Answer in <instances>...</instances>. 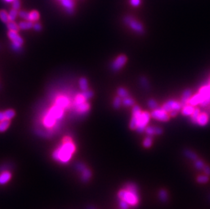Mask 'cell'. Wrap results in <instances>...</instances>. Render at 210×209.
Segmentation results:
<instances>
[{
    "instance_id": "cell-1",
    "label": "cell",
    "mask_w": 210,
    "mask_h": 209,
    "mask_svg": "<svg viewBox=\"0 0 210 209\" xmlns=\"http://www.w3.org/2000/svg\"><path fill=\"white\" fill-rule=\"evenodd\" d=\"M120 209H129L138 206L140 197L137 185L134 183H128L118 193Z\"/></svg>"
},
{
    "instance_id": "cell-2",
    "label": "cell",
    "mask_w": 210,
    "mask_h": 209,
    "mask_svg": "<svg viewBox=\"0 0 210 209\" xmlns=\"http://www.w3.org/2000/svg\"><path fill=\"white\" fill-rule=\"evenodd\" d=\"M75 151V146L70 137L63 139L62 145L53 152V158L61 163H67Z\"/></svg>"
},
{
    "instance_id": "cell-3",
    "label": "cell",
    "mask_w": 210,
    "mask_h": 209,
    "mask_svg": "<svg viewBox=\"0 0 210 209\" xmlns=\"http://www.w3.org/2000/svg\"><path fill=\"white\" fill-rule=\"evenodd\" d=\"M142 113V112L141 111V108L138 105H134L132 109V117H131L129 123V128L131 130H134L136 129L137 125H138Z\"/></svg>"
},
{
    "instance_id": "cell-4",
    "label": "cell",
    "mask_w": 210,
    "mask_h": 209,
    "mask_svg": "<svg viewBox=\"0 0 210 209\" xmlns=\"http://www.w3.org/2000/svg\"><path fill=\"white\" fill-rule=\"evenodd\" d=\"M150 117H151L150 113H149L148 112H143L142 113V115H141L138 125H137V128L135 129V130L137 132L142 133L143 132L145 131L147 124H148L149 121L150 120Z\"/></svg>"
},
{
    "instance_id": "cell-5",
    "label": "cell",
    "mask_w": 210,
    "mask_h": 209,
    "mask_svg": "<svg viewBox=\"0 0 210 209\" xmlns=\"http://www.w3.org/2000/svg\"><path fill=\"white\" fill-rule=\"evenodd\" d=\"M124 22L129 25L130 28L133 30L134 31H135L138 34H143L144 32V29L143 25L139 22L138 21H137L135 19H133V18L130 17V16H127V17L124 18Z\"/></svg>"
},
{
    "instance_id": "cell-6",
    "label": "cell",
    "mask_w": 210,
    "mask_h": 209,
    "mask_svg": "<svg viewBox=\"0 0 210 209\" xmlns=\"http://www.w3.org/2000/svg\"><path fill=\"white\" fill-rule=\"evenodd\" d=\"M151 117L153 119L162 121V122H167L169 120V115H168L167 112L161 108H157L154 109L150 113Z\"/></svg>"
},
{
    "instance_id": "cell-7",
    "label": "cell",
    "mask_w": 210,
    "mask_h": 209,
    "mask_svg": "<svg viewBox=\"0 0 210 209\" xmlns=\"http://www.w3.org/2000/svg\"><path fill=\"white\" fill-rule=\"evenodd\" d=\"M182 104L176 101L170 100L166 102L165 104H163L162 106V109L165 111L167 112H179L180 109H181Z\"/></svg>"
},
{
    "instance_id": "cell-8",
    "label": "cell",
    "mask_w": 210,
    "mask_h": 209,
    "mask_svg": "<svg viewBox=\"0 0 210 209\" xmlns=\"http://www.w3.org/2000/svg\"><path fill=\"white\" fill-rule=\"evenodd\" d=\"M127 58L125 55L121 54L120 56L118 57L115 61H114L112 64H111V69L114 71H119L120 69H122L124 65L127 63Z\"/></svg>"
},
{
    "instance_id": "cell-9",
    "label": "cell",
    "mask_w": 210,
    "mask_h": 209,
    "mask_svg": "<svg viewBox=\"0 0 210 209\" xmlns=\"http://www.w3.org/2000/svg\"><path fill=\"white\" fill-rule=\"evenodd\" d=\"M17 33L18 32L9 31L8 33V36L10 39V40L12 41L13 44H16L22 45L24 43V41Z\"/></svg>"
},
{
    "instance_id": "cell-10",
    "label": "cell",
    "mask_w": 210,
    "mask_h": 209,
    "mask_svg": "<svg viewBox=\"0 0 210 209\" xmlns=\"http://www.w3.org/2000/svg\"><path fill=\"white\" fill-rule=\"evenodd\" d=\"M48 113L50 114L52 116H53L56 120L60 119L63 115V109L61 108L59 106L55 104L49 111Z\"/></svg>"
},
{
    "instance_id": "cell-11",
    "label": "cell",
    "mask_w": 210,
    "mask_h": 209,
    "mask_svg": "<svg viewBox=\"0 0 210 209\" xmlns=\"http://www.w3.org/2000/svg\"><path fill=\"white\" fill-rule=\"evenodd\" d=\"M145 132L147 135L154 136V135H160L163 134V128L159 126H147L145 130Z\"/></svg>"
},
{
    "instance_id": "cell-12",
    "label": "cell",
    "mask_w": 210,
    "mask_h": 209,
    "mask_svg": "<svg viewBox=\"0 0 210 209\" xmlns=\"http://www.w3.org/2000/svg\"><path fill=\"white\" fill-rule=\"evenodd\" d=\"M61 3L69 14L73 13L74 8V2L73 0H61Z\"/></svg>"
},
{
    "instance_id": "cell-13",
    "label": "cell",
    "mask_w": 210,
    "mask_h": 209,
    "mask_svg": "<svg viewBox=\"0 0 210 209\" xmlns=\"http://www.w3.org/2000/svg\"><path fill=\"white\" fill-rule=\"evenodd\" d=\"M209 122V116L206 113H201L199 114V116L196 120V124H198L199 126H205Z\"/></svg>"
},
{
    "instance_id": "cell-14",
    "label": "cell",
    "mask_w": 210,
    "mask_h": 209,
    "mask_svg": "<svg viewBox=\"0 0 210 209\" xmlns=\"http://www.w3.org/2000/svg\"><path fill=\"white\" fill-rule=\"evenodd\" d=\"M56 120H57L53 116H52L50 113H48L44 119V125L46 127H48V128H50V127H52L55 125Z\"/></svg>"
},
{
    "instance_id": "cell-15",
    "label": "cell",
    "mask_w": 210,
    "mask_h": 209,
    "mask_svg": "<svg viewBox=\"0 0 210 209\" xmlns=\"http://www.w3.org/2000/svg\"><path fill=\"white\" fill-rule=\"evenodd\" d=\"M191 95H192V92L190 90L186 89L184 91L182 96L181 103H180L182 104V106H184V104L186 105V104H187V103H189V101L190 99V97H191Z\"/></svg>"
},
{
    "instance_id": "cell-16",
    "label": "cell",
    "mask_w": 210,
    "mask_h": 209,
    "mask_svg": "<svg viewBox=\"0 0 210 209\" xmlns=\"http://www.w3.org/2000/svg\"><path fill=\"white\" fill-rule=\"evenodd\" d=\"M69 103H70V101H69L68 99L65 97H59L58 99L56 100L55 101V104L59 106L61 108H65L69 105Z\"/></svg>"
},
{
    "instance_id": "cell-17",
    "label": "cell",
    "mask_w": 210,
    "mask_h": 209,
    "mask_svg": "<svg viewBox=\"0 0 210 209\" xmlns=\"http://www.w3.org/2000/svg\"><path fill=\"white\" fill-rule=\"evenodd\" d=\"M183 153H184V155L186 158L190 160L195 162L196 160L198 159L197 154H196L195 152L192 151L191 149H185L184 150Z\"/></svg>"
},
{
    "instance_id": "cell-18",
    "label": "cell",
    "mask_w": 210,
    "mask_h": 209,
    "mask_svg": "<svg viewBox=\"0 0 210 209\" xmlns=\"http://www.w3.org/2000/svg\"><path fill=\"white\" fill-rule=\"evenodd\" d=\"M11 179V173L8 171H3L0 174V185H4Z\"/></svg>"
},
{
    "instance_id": "cell-19",
    "label": "cell",
    "mask_w": 210,
    "mask_h": 209,
    "mask_svg": "<svg viewBox=\"0 0 210 209\" xmlns=\"http://www.w3.org/2000/svg\"><path fill=\"white\" fill-rule=\"evenodd\" d=\"M158 198L159 200L163 203H166L169 200V194L167 190L164 189H160L158 193Z\"/></svg>"
},
{
    "instance_id": "cell-20",
    "label": "cell",
    "mask_w": 210,
    "mask_h": 209,
    "mask_svg": "<svg viewBox=\"0 0 210 209\" xmlns=\"http://www.w3.org/2000/svg\"><path fill=\"white\" fill-rule=\"evenodd\" d=\"M205 97L202 95L201 94H196L195 96L193 97L192 99H190L189 101V103L190 104H192V105H195V104H200L202 101H203V99H205Z\"/></svg>"
},
{
    "instance_id": "cell-21",
    "label": "cell",
    "mask_w": 210,
    "mask_h": 209,
    "mask_svg": "<svg viewBox=\"0 0 210 209\" xmlns=\"http://www.w3.org/2000/svg\"><path fill=\"white\" fill-rule=\"evenodd\" d=\"M195 108L192 104H186V105L183 106V108L182 110V113L184 116H190L194 112Z\"/></svg>"
},
{
    "instance_id": "cell-22",
    "label": "cell",
    "mask_w": 210,
    "mask_h": 209,
    "mask_svg": "<svg viewBox=\"0 0 210 209\" xmlns=\"http://www.w3.org/2000/svg\"><path fill=\"white\" fill-rule=\"evenodd\" d=\"M33 26H34L33 22L29 21L21 22L20 23L18 24V27L21 30H28V29H31L33 28Z\"/></svg>"
},
{
    "instance_id": "cell-23",
    "label": "cell",
    "mask_w": 210,
    "mask_h": 209,
    "mask_svg": "<svg viewBox=\"0 0 210 209\" xmlns=\"http://www.w3.org/2000/svg\"><path fill=\"white\" fill-rule=\"evenodd\" d=\"M75 107H76L78 112L80 113H86L89 109L90 105L88 103L84 102L80 104H78V105H75Z\"/></svg>"
},
{
    "instance_id": "cell-24",
    "label": "cell",
    "mask_w": 210,
    "mask_h": 209,
    "mask_svg": "<svg viewBox=\"0 0 210 209\" xmlns=\"http://www.w3.org/2000/svg\"><path fill=\"white\" fill-rule=\"evenodd\" d=\"M82 172H83V175H82V180L84 182H87V181L89 180L90 178L91 177V172L90 170L86 167L82 171Z\"/></svg>"
},
{
    "instance_id": "cell-25",
    "label": "cell",
    "mask_w": 210,
    "mask_h": 209,
    "mask_svg": "<svg viewBox=\"0 0 210 209\" xmlns=\"http://www.w3.org/2000/svg\"><path fill=\"white\" fill-rule=\"evenodd\" d=\"M10 124V120L5 119L0 122V132H5Z\"/></svg>"
},
{
    "instance_id": "cell-26",
    "label": "cell",
    "mask_w": 210,
    "mask_h": 209,
    "mask_svg": "<svg viewBox=\"0 0 210 209\" xmlns=\"http://www.w3.org/2000/svg\"><path fill=\"white\" fill-rule=\"evenodd\" d=\"M39 18H40V14H39L38 11L34 10V11H31V12H29V21L35 22V21H38L39 20Z\"/></svg>"
},
{
    "instance_id": "cell-27",
    "label": "cell",
    "mask_w": 210,
    "mask_h": 209,
    "mask_svg": "<svg viewBox=\"0 0 210 209\" xmlns=\"http://www.w3.org/2000/svg\"><path fill=\"white\" fill-rule=\"evenodd\" d=\"M6 24H7V28L9 29V31L18 32L20 29L18 25L15 23L14 21H9Z\"/></svg>"
},
{
    "instance_id": "cell-28",
    "label": "cell",
    "mask_w": 210,
    "mask_h": 209,
    "mask_svg": "<svg viewBox=\"0 0 210 209\" xmlns=\"http://www.w3.org/2000/svg\"><path fill=\"white\" fill-rule=\"evenodd\" d=\"M122 103L124 106L125 107H131L135 104V101L133 100L131 97H128L127 98H124L122 100Z\"/></svg>"
},
{
    "instance_id": "cell-29",
    "label": "cell",
    "mask_w": 210,
    "mask_h": 209,
    "mask_svg": "<svg viewBox=\"0 0 210 209\" xmlns=\"http://www.w3.org/2000/svg\"><path fill=\"white\" fill-rule=\"evenodd\" d=\"M209 181V176L206 175L205 174L199 175L197 177H196V181H197L200 184H205L207 183H208Z\"/></svg>"
},
{
    "instance_id": "cell-30",
    "label": "cell",
    "mask_w": 210,
    "mask_h": 209,
    "mask_svg": "<svg viewBox=\"0 0 210 209\" xmlns=\"http://www.w3.org/2000/svg\"><path fill=\"white\" fill-rule=\"evenodd\" d=\"M152 136L147 135L143 141V146L145 148H150L152 145Z\"/></svg>"
},
{
    "instance_id": "cell-31",
    "label": "cell",
    "mask_w": 210,
    "mask_h": 209,
    "mask_svg": "<svg viewBox=\"0 0 210 209\" xmlns=\"http://www.w3.org/2000/svg\"><path fill=\"white\" fill-rule=\"evenodd\" d=\"M205 166L206 165L205 164V162H203L202 160H199L198 158L195 161V167L196 168V170H198V171H203V169L204 168Z\"/></svg>"
},
{
    "instance_id": "cell-32",
    "label": "cell",
    "mask_w": 210,
    "mask_h": 209,
    "mask_svg": "<svg viewBox=\"0 0 210 209\" xmlns=\"http://www.w3.org/2000/svg\"><path fill=\"white\" fill-rule=\"evenodd\" d=\"M117 93L119 97H120L121 99H124V98L129 97V93H128V91L126 89H123V88H119V89L117 90Z\"/></svg>"
},
{
    "instance_id": "cell-33",
    "label": "cell",
    "mask_w": 210,
    "mask_h": 209,
    "mask_svg": "<svg viewBox=\"0 0 210 209\" xmlns=\"http://www.w3.org/2000/svg\"><path fill=\"white\" fill-rule=\"evenodd\" d=\"M79 85L80 89L83 91H86L88 90V82L86 78L82 77L79 80Z\"/></svg>"
},
{
    "instance_id": "cell-34",
    "label": "cell",
    "mask_w": 210,
    "mask_h": 209,
    "mask_svg": "<svg viewBox=\"0 0 210 209\" xmlns=\"http://www.w3.org/2000/svg\"><path fill=\"white\" fill-rule=\"evenodd\" d=\"M201 113V111L198 108H195L194 112L190 116V120H191V122L194 124H196V120H197L198 117L199 116V114Z\"/></svg>"
},
{
    "instance_id": "cell-35",
    "label": "cell",
    "mask_w": 210,
    "mask_h": 209,
    "mask_svg": "<svg viewBox=\"0 0 210 209\" xmlns=\"http://www.w3.org/2000/svg\"><path fill=\"white\" fill-rule=\"evenodd\" d=\"M0 19H1L2 22H5V23H7L8 22L10 21L8 14L6 12V10H0Z\"/></svg>"
},
{
    "instance_id": "cell-36",
    "label": "cell",
    "mask_w": 210,
    "mask_h": 209,
    "mask_svg": "<svg viewBox=\"0 0 210 209\" xmlns=\"http://www.w3.org/2000/svg\"><path fill=\"white\" fill-rule=\"evenodd\" d=\"M86 99H85V98L84 97V96L83 94H78L75 97V105H78V104H80L82 103H83L84 102H86Z\"/></svg>"
},
{
    "instance_id": "cell-37",
    "label": "cell",
    "mask_w": 210,
    "mask_h": 209,
    "mask_svg": "<svg viewBox=\"0 0 210 209\" xmlns=\"http://www.w3.org/2000/svg\"><path fill=\"white\" fill-rule=\"evenodd\" d=\"M4 112V115H5L6 119H7V120H10L15 116L14 111L12 110V109L6 110V111H5V112Z\"/></svg>"
},
{
    "instance_id": "cell-38",
    "label": "cell",
    "mask_w": 210,
    "mask_h": 209,
    "mask_svg": "<svg viewBox=\"0 0 210 209\" xmlns=\"http://www.w3.org/2000/svg\"><path fill=\"white\" fill-rule=\"evenodd\" d=\"M17 15H18V13L17 10H15V9L12 8L8 14L9 21H14L16 19V16H17Z\"/></svg>"
},
{
    "instance_id": "cell-39",
    "label": "cell",
    "mask_w": 210,
    "mask_h": 209,
    "mask_svg": "<svg viewBox=\"0 0 210 209\" xmlns=\"http://www.w3.org/2000/svg\"><path fill=\"white\" fill-rule=\"evenodd\" d=\"M147 106L149 107L150 109L154 110L158 108V103L155 99H150L147 101Z\"/></svg>"
},
{
    "instance_id": "cell-40",
    "label": "cell",
    "mask_w": 210,
    "mask_h": 209,
    "mask_svg": "<svg viewBox=\"0 0 210 209\" xmlns=\"http://www.w3.org/2000/svg\"><path fill=\"white\" fill-rule=\"evenodd\" d=\"M122 103V100L120 97H117L114 100L113 102V106L115 109H119L120 107V104Z\"/></svg>"
},
{
    "instance_id": "cell-41",
    "label": "cell",
    "mask_w": 210,
    "mask_h": 209,
    "mask_svg": "<svg viewBox=\"0 0 210 209\" xmlns=\"http://www.w3.org/2000/svg\"><path fill=\"white\" fill-rule=\"evenodd\" d=\"M82 94H83V95L84 96V97L85 98V99L88 100V99H91V98L93 97V91L87 90L86 91H83V93H82Z\"/></svg>"
},
{
    "instance_id": "cell-42",
    "label": "cell",
    "mask_w": 210,
    "mask_h": 209,
    "mask_svg": "<svg viewBox=\"0 0 210 209\" xmlns=\"http://www.w3.org/2000/svg\"><path fill=\"white\" fill-rule=\"evenodd\" d=\"M29 12H27L26 11H19L18 12V16H20L21 18H22L25 19V20L29 21Z\"/></svg>"
},
{
    "instance_id": "cell-43",
    "label": "cell",
    "mask_w": 210,
    "mask_h": 209,
    "mask_svg": "<svg viewBox=\"0 0 210 209\" xmlns=\"http://www.w3.org/2000/svg\"><path fill=\"white\" fill-rule=\"evenodd\" d=\"M140 81H141V84H142V86L143 88H145V89H147V88L149 87L148 81H147V80L146 77H141Z\"/></svg>"
},
{
    "instance_id": "cell-44",
    "label": "cell",
    "mask_w": 210,
    "mask_h": 209,
    "mask_svg": "<svg viewBox=\"0 0 210 209\" xmlns=\"http://www.w3.org/2000/svg\"><path fill=\"white\" fill-rule=\"evenodd\" d=\"M20 6H21V4H20V2H19V0H14V1L12 2L13 9H15L16 10H18L20 8Z\"/></svg>"
},
{
    "instance_id": "cell-45",
    "label": "cell",
    "mask_w": 210,
    "mask_h": 209,
    "mask_svg": "<svg viewBox=\"0 0 210 209\" xmlns=\"http://www.w3.org/2000/svg\"><path fill=\"white\" fill-rule=\"evenodd\" d=\"M33 29L36 31H40L42 29V25L39 22H35L33 26Z\"/></svg>"
},
{
    "instance_id": "cell-46",
    "label": "cell",
    "mask_w": 210,
    "mask_h": 209,
    "mask_svg": "<svg viewBox=\"0 0 210 209\" xmlns=\"http://www.w3.org/2000/svg\"><path fill=\"white\" fill-rule=\"evenodd\" d=\"M203 171L204 172V174L208 175V176H210V166L206 165L204 168L203 169Z\"/></svg>"
},
{
    "instance_id": "cell-47",
    "label": "cell",
    "mask_w": 210,
    "mask_h": 209,
    "mask_svg": "<svg viewBox=\"0 0 210 209\" xmlns=\"http://www.w3.org/2000/svg\"><path fill=\"white\" fill-rule=\"evenodd\" d=\"M131 4L137 7L140 4V0H131Z\"/></svg>"
},
{
    "instance_id": "cell-48",
    "label": "cell",
    "mask_w": 210,
    "mask_h": 209,
    "mask_svg": "<svg viewBox=\"0 0 210 209\" xmlns=\"http://www.w3.org/2000/svg\"><path fill=\"white\" fill-rule=\"evenodd\" d=\"M12 48L14 49V50H21V45H18V44H13L12 43Z\"/></svg>"
},
{
    "instance_id": "cell-49",
    "label": "cell",
    "mask_w": 210,
    "mask_h": 209,
    "mask_svg": "<svg viewBox=\"0 0 210 209\" xmlns=\"http://www.w3.org/2000/svg\"><path fill=\"white\" fill-rule=\"evenodd\" d=\"M6 119L5 117V115H4V112H0V122L2 120H4Z\"/></svg>"
},
{
    "instance_id": "cell-50",
    "label": "cell",
    "mask_w": 210,
    "mask_h": 209,
    "mask_svg": "<svg viewBox=\"0 0 210 209\" xmlns=\"http://www.w3.org/2000/svg\"><path fill=\"white\" fill-rule=\"evenodd\" d=\"M6 2H13L14 0H5Z\"/></svg>"
},
{
    "instance_id": "cell-51",
    "label": "cell",
    "mask_w": 210,
    "mask_h": 209,
    "mask_svg": "<svg viewBox=\"0 0 210 209\" xmlns=\"http://www.w3.org/2000/svg\"><path fill=\"white\" fill-rule=\"evenodd\" d=\"M209 200L210 201V195H209Z\"/></svg>"
},
{
    "instance_id": "cell-52",
    "label": "cell",
    "mask_w": 210,
    "mask_h": 209,
    "mask_svg": "<svg viewBox=\"0 0 210 209\" xmlns=\"http://www.w3.org/2000/svg\"><path fill=\"white\" fill-rule=\"evenodd\" d=\"M59 1H61V0H59Z\"/></svg>"
}]
</instances>
